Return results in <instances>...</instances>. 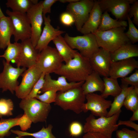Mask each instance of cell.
<instances>
[{
	"label": "cell",
	"instance_id": "6da1fadb",
	"mask_svg": "<svg viewBox=\"0 0 138 138\" xmlns=\"http://www.w3.org/2000/svg\"><path fill=\"white\" fill-rule=\"evenodd\" d=\"M93 71L89 59L78 51L73 59L63 63L54 73L64 77L69 82L76 83L85 81Z\"/></svg>",
	"mask_w": 138,
	"mask_h": 138
},
{
	"label": "cell",
	"instance_id": "7a4b0ae2",
	"mask_svg": "<svg viewBox=\"0 0 138 138\" xmlns=\"http://www.w3.org/2000/svg\"><path fill=\"white\" fill-rule=\"evenodd\" d=\"M121 111L120 110L110 117H100L97 119L91 114H90L86 119L83 132L99 133L112 137L113 133L118 128L117 121Z\"/></svg>",
	"mask_w": 138,
	"mask_h": 138
},
{
	"label": "cell",
	"instance_id": "3957f363",
	"mask_svg": "<svg viewBox=\"0 0 138 138\" xmlns=\"http://www.w3.org/2000/svg\"><path fill=\"white\" fill-rule=\"evenodd\" d=\"M126 27H120L107 31H97L94 34L100 48L111 53L130 41L125 34Z\"/></svg>",
	"mask_w": 138,
	"mask_h": 138
},
{
	"label": "cell",
	"instance_id": "277c9868",
	"mask_svg": "<svg viewBox=\"0 0 138 138\" xmlns=\"http://www.w3.org/2000/svg\"><path fill=\"white\" fill-rule=\"evenodd\" d=\"M86 99V95L81 87H79L57 92L54 104L64 110H70L79 114L83 112L82 107Z\"/></svg>",
	"mask_w": 138,
	"mask_h": 138
},
{
	"label": "cell",
	"instance_id": "5b68a950",
	"mask_svg": "<svg viewBox=\"0 0 138 138\" xmlns=\"http://www.w3.org/2000/svg\"><path fill=\"white\" fill-rule=\"evenodd\" d=\"M19 106L34 123L46 122L51 109L50 104L42 102L35 98L21 99Z\"/></svg>",
	"mask_w": 138,
	"mask_h": 138
},
{
	"label": "cell",
	"instance_id": "8992f818",
	"mask_svg": "<svg viewBox=\"0 0 138 138\" xmlns=\"http://www.w3.org/2000/svg\"><path fill=\"white\" fill-rule=\"evenodd\" d=\"M64 38L72 49L77 50L81 55L89 59L100 48L94 34L92 33L75 37L70 36L66 33Z\"/></svg>",
	"mask_w": 138,
	"mask_h": 138
},
{
	"label": "cell",
	"instance_id": "52a82bcc",
	"mask_svg": "<svg viewBox=\"0 0 138 138\" xmlns=\"http://www.w3.org/2000/svg\"><path fill=\"white\" fill-rule=\"evenodd\" d=\"M63 62L56 49L48 45L39 53L36 64L42 73L50 74L58 70Z\"/></svg>",
	"mask_w": 138,
	"mask_h": 138
},
{
	"label": "cell",
	"instance_id": "ba28073f",
	"mask_svg": "<svg viewBox=\"0 0 138 138\" xmlns=\"http://www.w3.org/2000/svg\"><path fill=\"white\" fill-rule=\"evenodd\" d=\"M2 72L0 73V89L3 93L8 90L14 94L19 84L18 79L26 69L24 67H15L3 60Z\"/></svg>",
	"mask_w": 138,
	"mask_h": 138
},
{
	"label": "cell",
	"instance_id": "9c48e42d",
	"mask_svg": "<svg viewBox=\"0 0 138 138\" xmlns=\"http://www.w3.org/2000/svg\"><path fill=\"white\" fill-rule=\"evenodd\" d=\"M6 13L10 18L13 24L15 42L30 39L31 27L26 14L14 12L8 9Z\"/></svg>",
	"mask_w": 138,
	"mask_h": 138
},
{
	"label": "cell",
	"instance_id": "30bf717a",
	"mask_svg": "<svg viewBox=\"0 0 138 138\" xmlns=\"http://www.w3.org/2000/svg\"><path fill=\"white\" fill-rule=\"evenodd\" d=\"M94 3V0H79L67 5V12L73 17L76 28L79 31L87 20Z\"/></svg>",
	"mask_w": 138,
	"mask_h": 138
},
{
	"label": "cell",
	"instance_id": "8fae6325",
	"mask_svg": "<svg viewBox=\"0 0 138 138\" xmlns=\"http://www.w3.org/2000/svg\"><path fill=\"white\" fill-rule=\"evenodd\" d=\"M42 73L36 64L26 69L21 75L22 80L15 91L16 96L21 99L27 97Z\"/></svg>",
	"mask_w": 138,
	"mask_h": 138
},
{
	"label": "cell",
	"instance_id": "7c38bea8",
	"mask_svg": "<svg viewBox=\"0 0 138 138\" xmlns=\"http://www.w3.org/2000/svg\"><path fill=\"white\" fill-rule=\"evenodd\" d=\"M86 99L87 102L83 106V112H86L90 111L94 116L107 117V109L111 107V101L107 100L101 95L94 93L86 95Z\"/></svg>",
	"mask_w": 138,
	"mask_h": 138
},
{
	"label": "cell",
	"instance_id": "4fadbf2b",
	"mask_svg": "<svg viewBox=\"0 0 138 138\" xmlns=\"http://www.w3.org/2000/svg\"><path fill=\"white\" fill-rule=\"evenodd\" d=\"M136 0H99L98 2L102 12L111 13L119 20L127 19L131 4Z\"/></svg>",
	"mask_w": 138,
	"mask_h": 138
},
{
	"label": "cell",
	"instance_id": "5bb4252c",
	"mask_svg": "<svg viewBox=\"0 0 138 138\" xmlns=\"http://www.w3.org/2000/svg\"><path fill=\"white\" fill-rule=\"evenodd\" d=\"M42 1L33 5L26 13L31 27V36L30 39L34 48L42 31V26L43 20Z\"/></svg>",
	"mask_w": 138,
	"mask_h": 138
},
{
	"label": "cell",
	"instance_id": "9a60e30c",
	"mask_svg": "<svg viewBox=\"0 0 138 138\" xmlns=\"http://www.w3.org/2000/svg\"><path fill=\"white\" fill-rule=\"evenodd\" d=\"M93 71L104 77H109L111 61L110 53L100 48L89 59Z\"/></svg>",
	"mask_w": 138,
	"mask_h": 138
},
{
	"label": "cell",
	"instance_id": "2e32d148",
	"mask_svg": "<svg viewBox=\"0 0 138 138\" xmlns=\"http://www.w3.org/2000/svg\"><path fill=\"white\" fill-rule=\"evenodd\" d=\"M21 49L15 63L17 67L29 68L36 64L39 53L33 46L30 39L21 41Z\"/></svg>",
	"mask_w": 138,
	"mask_h": 138
},
{
	"label": "cell",
	"instance_id": "e0dca14e",
	"mask_svg": "<svg viewBox=\"0 0 138 138\" xmlns=\"http://www.w3.org/2000/svg\"><path fill=\"white\" fill-rule=\"evenodd\" d=\"M43 17L44 26L35 47L39 53L48 46L51 41L65 32L52 26L50 16Z\"/></svg>",
	"mask_w": 138,
	"mask_h": 138
},
{
	"label": "cell",
	"instance_id": "ac0fdd59",
	"mask_svg": "<svg viewBox=\"0 0 138 138\" xmlns=\"http://www.w3.org/2000/svg\"><path fill=\"white\" fill-rule=\"evenodd\" d=\"M84 81L73 83L68 82L64 77L60 76L57 79H53L50 74H45L43 86L40 91L42 93L50 90L63 92L70 89L81 87Z\"/></svg>",
	"mask_w": 138,
	"mask_h": 138
},
{
	"label": "cell",
	"instance_id": "d6986e66",
	"mask_svg": "<svg viewBox=\"0 0 138 138\" xmlns=\"http://www.w3.org/2000/svg\"><path fill=\"white\" fill-rule=\"evenodd\" d=\"M138 68V61L134 58L111 62L109 77L117 79L126 77Z\"/></svg>",
	"mask_w": 138,
	"mask_h": 138
},
{
	"label": "cell",
	"instance_id": "ffe728a7",
	"mask_svg": "<svg viewBox=\"0 0 138 138\" xmlns=\"http://www.w3.org/2000/svg\"><path fill=\"white\" fill-rule=\"evenodd\" d=\"M102 12L98 1L94 0V4L89 17L80 32L83 34L90 33L94 34L96 32L101 21Z\"/></svg>",
	"mask_w": 138,
	"mask_h": 138
},
{
	"label": "cell",
	"instance_id": "44dd1931",
	"mask_svg": "<svg viewBox=\"0 0 138 138\" xmlns=\"http://www.w3.org/2000/svg\"><path fill=\"white\" fill-rule=\"evenodd\" d=\"M112 62H115L138 56V47L129 41L110 53Z\"/></svg>",
	"mask_w": 138,
	"mask_h": 138
},
{
	"label": "cell",
	"instance_id": "7402d4cb",
	"mask_svg": "<svg viewBox=\"0 0 138 138\" xmlns=\"http://www.w3.org/2000/svg\"><path fill=\"white\" fill-rule=\"evenodd\" d=\"M81 87L86 95L97 91L102 93L104 89V83L100 75L93 71L87 77Z\"/></svg>",
	"mask_w": 138,
	"mask_h": 138
},
{
	"label": "cell",
	"instance_id": "603a6c76",
	"mask_svg": "<svg viewBox=\"0 0 138 138\" xmlns=\"http://www.w3.org/2000/svg\"><path fill=\"white\" fill-rule=\"evenodd\" d=\"M14 29L10 18L5 17L0 19V49H4L10 43Z\"/></svg>",
	"mask_w": 138,
	"mask_h": 138
},
{
	"label": "cell",
	"instance_id": "cb8c5ba5",
	"mask_svg": "<svg viewBox=\"0 0 138 138\" xmlns=\"http://www.w3.org/2000/svg\"><path fill=\"white\" fill-rule=\"evenodd\" d=\"M52 41L65 63L73 59L78 52L70 47L61 35L57 37Z\"/></svg>",
	"mask_w": 138,
	"mask_h": 138
},
{
	"label": "cell",
	"instance_id": "d4e9b609",
	"mask_svg": "<svg viewBox=\"0 0 138 138\" xmlns=\"http://www.w3.org/2000/svg\"><path fill=\"white\" fill-rule=\"evenodd\" d=\"M128 26L126 21L114 19L111 18L108 12L102 14L101 20L97 31H103L120 27H126Z\"/></svg>",
	"mask_w": 138,
	"mask_h": 138
},
{
	"label": "cell",
	"instance_id": "484cf974",
	"mask_svg": "<svg viewBox=\"0 0 138 138\" xmlns=\"http://www.w3.org/2000/svg\"><path fill=\"white\" fill-rule=\"evenodd\" d=\"M104 88L101 95L105 98L109 96L115 97L121 92L122 88L118 81L117 79L110 77H104Z\"/></svg>",
	"mask_w": 138,
	"mask_h": 138
},
{
	"label": "cell",
	"instance_id": "4316f807",
	"mask_svg": "<svg viewBox=\"0 0 138 138\" xmlns=\"http://www.w3.org/2000/svg\"><path fill=\"white\" fill-rule=\"evenodd\" d=\"M121 86L122 88V90L119 94L114 97L107 117H110L121 110V108L123 105L126 95L133 87L131 86L129 87L128 86L122 84Z\"/></svg>",
	"mask_w": 138,
	"mask_h": 138
},
{
	"label": "cell",
	"instance_id": "83f0119b",
	"mask_svg": "<svg viewBox=\"0 0 138 138\" xmlns=\"http://www.w3.org/2000/svg\"><path fill=\"white\" fill-rule=\"evenodd\" d=\"M53 125L49 124L45 128L43 126L41 129L38 132L34 133H29L18 130H10L11 133L17 135L20 137L25 136H32L35 138H56L52 133Z\"/></svg>",
	"mask_w": 138,
	"mask_h": 138
},
{
	"label": "cell",
	"instance_id": "f1b7e54d",
	"mask_svg": "<svg viewBox=\"0 0 138 138\" xmlns=\"http://www.w3.org/2000/svg\"><path fill=\"white\" fill-rule=\"evenodd\" d=\"M21 47L20 43L15 42L10 43L8 45L3 55H0V57L4 58L7 63H10L13 61L15 63L19 56L21 51Z\"/></svg>",
	"mask_w": 138,
	"mask_h": 138
},
{
	"label": "cell",
	"instance_id": "f546056e",
	"mask_svg": "<svg viewBox=\"0 0 138 138\" xmlns=\"http://www.w3.org/2000/svg\"><path fill=\"white\" fill-rule=\"evenodd\" d=\"M6 5L13 12L26 14L33 4L31 0H7Z\"/></svg>",
	"mask_w": 138,
	"mask_h": 138
},
{
	"label": "cell",
	"instance_id": "4dcf8cb0",
	"mask_svg": "<svg viewBox=\"0 0 138 138\" xmlns=\"http://www.w3.org/2000/svg\"><path fill=\"white\" fill-rule=\"evenodd\" d=\"M20 117L8 119L1 118L0 120V138L8 136L12 133L10 129L19 126Z\"/></svg>",
	"mask_w": 138,
	"mask_h": 138
},
{
	"label": "cell",
	"instance_id": "1f68e13d",
	"mask_svg": "<svg viewBox=\"0 0 138 138\" xmlns=\"http://www.w3.org/2000/svg\"><path fill=\"white\" fill-rule=\"evenodd\" d=\"M123 106L133 112L138 109V88L133 87L124 100Z\"/></svg>",
	"mask_w": 138,
	"mask_h": 138
},
{
	"label": "cell",
	"instance_id": "d6a6232c",
	"mask_svg": "<svg viewBox=\"0 0 138 138\" xmlns=\"http://www.w3.org/2000/svg\"><path fill=\"white\" fill-rule=\"evenodd\" d=\"M13 102L10 99H0V118L4 116L9 117L13 115Z\"/></svg>",
	"mask_w": 138,
	"mask_h": 138
},
{
	"label": "cell",
	"instance_id": "836d02e7",
	"mask_svg": "<svg viewBox=\"0 0 138 138\" xmlns=\"http://www.w3.org/2000/svg\"><path fill=\"white\" fill-rule=\"evenodd\" d=\"M129 25L128 31L125 32V34L130 41L133 44L138 41V30L133 23L132 20L128 16H127Z\"/></svg>",
	"mask_w": 138,
	"mask_h": 138
},
{
	"label": "cell",
	"instance_id": "e575fe53",
	"mask_svg": "<svg viewBox=\"0 0 138 138\" xmlns=\"http://www.w3.org/2000/svg\"><path fill=\"white\" fill-rule=\"evenodd\" d=\"M57 93V92L54 90H48L42 94H38L35 98L42 102L50 104L52 103L55 102Z\"/></svg>",
	"mask_w": 138,
	"mask_h": 138
},
{
	"label": "cell",
	"instance_id": "d590c367",
	"mask_svg": "<svg viewBox=\"0 0 138 138\" xmlns=\"http://www.w3.org/2000/svg\"><path fill=\"white\" fill-rule=\"evenodd\" d=\"M45 74L42 73L39 79L34 85L30 93L26 98H35L38 94L44 84Z\"/></svg>",
	"mask_w": 138,
	"mask_h": 138
},
{
	"label": "cell",
	"instance_id": "8d00e7d4",
	"mask_svg": "<svg viewBox=\"0 0 138 138\" xmlns=\"http://www.w3.org/2000/svg\"><path fill=\"white\" fill-rule=\"evenodd\" d=\"M68 131L71 136L78 137L83 132V126L80 122L77 121H73L69 125Z\"/></svg>",
	"mask_w": 138,
	"mask_h": 138
},
{
	"label": "cell",
	"instance_id": "74e56055",
	"mask_svg": "<svg viewBox=\"0 0 138 138\" xmlns=\"http://www.w3.org/2000/svg\"><path fill=\"white\" fill-rule=\"evenodd\" d=\"M121 80L122 85H130L138 88V70L136 69L134 72L130 76L121 78Z\"/></svg>",
	"mask_w": 138,
	"mask_h": 138
},
{
	"label": "cell",
	"instance_id": "f35d334b",
	"mask_svg": "<svg viewBox=\"0 0 138 138\" xmlns=\"http://www.w3.org/2000/svg\"><path fill=\"white\" fill-rule=\"evenodd\" d=\"M117 138H138V132L125 128L116 130Z\"/></svg>",
	"mask_w": 138,
	"mask_h": 138
},
{
	"label": "cell",
	"instance_id": "ab89813d",
	"mask_svg": "<svg viewBox=\"0 0 138 138\" xmlns=\"http://www.w3.org/2000/svg\"><path fill=\"white\" fill-rule=\"evenodd\" d=\"M130 18L132 17L133 23L138 26V1L136 0L130 7L127 15Z\"/></svg>",
	"mask_w": 138,
	"mask_h": 138
},
{
	"label": "cell",
	"instance_id": "60d3db41",
	"mask_svg": "<svg viewBox=\"0 0 138 138\" xmlns=\"http://www.w3.org/2000/svg\"><path fill=\"white\" fill-rule=\"evenodd\" d=\"M60 20L63 25L67 26H71L75 23V20L72 15L69 12L62 13L60 16Z\"/></svg>",
	"mask_w": 138,
	"mask_h": 138
},
{
	"label": "cell",
	"instance_id": "b9f144b4",
	"mask_svg": "<svg viewBox=\"0 0 138 138\" xmlns=\"http://www.w3.org/2000/svg\"><path fill=\"white\" fill-rule=\"evenodd\" d=\"M32 122L25 113L20 117L19 126L21 131H26L30 128Z\"/></svg>",
	"mask_w": 138,
	"mask_h": 138
},
{
	"label": "cell",
	"instance_id": "7bdbcfd3",
	"mask_svg": "<svg viewBox=\"0 0 138 138\" xmlns=\"http://www.w3.org/2000/svg\"><path fill=\"white\" fill-rule=\"evenodd\" d=\"M57 0H44L42 1V9L43 16L45 15L48 13H51V7Z\"/></svg>",
	"mask_w": 138,
	"mask_h": 138
},
{
	"label": "cell",
	"instance_id": "ee69618b",
	"mask_svg": "<svg viewBox=\"0 0 138 138\" xmlns=\"http://www.w3.org/2000/svg\"><path fill=\"white\" fill-rule=\"evenodd\" d=\"M117 125L118 126L120 125H124L133 128L134 130L138 132V125L130 120L127 121L119 120Z\"/></svg>",
	"mask_w": 138,
	"mask_h": 138
},
{
	"label": "cell",
	"instance_id": "f6af8a7d",
	"mask_svg": "<svg viewBox=\"0 0 138 138\" xmlns=\"http://www.w3.org/2000/svg\"><path fill=\"white\" fill-rule=\"evenodd\" d=\"M83 138H112L101 133L89 132L85 133Z\"/></svg>",
	"mask_w": 138,
	"mask_h": 138
},
{
	"label": "cell",
	"instance_id": "bcb514c9",
	"mask_svg": "<svg viewBox=\"0 0 138 138\" xmlns=\"http://www.w3.org/2000/svg\"><path fill=\"white\" fill-rule=\"evenodd\" d=\"M132 116L130 120L132 121L138 120V109L133 112Z\"/></svg>",
	"mask_w": 138,
	"mask_h": 138
},
{
	"label": "cell",
	"instance_id": "7dc6e473",
	"mask_svg": "<svg viewBox=\"0 0 138 138\" xmlns=\"http://www.w3.org/2000/svg\"><path fill=\"white\" fill-rule=\"evenodd\" d=\"M79 0H59L58 1L62 3H69L77 2Z\"/></svg>",
	"mask_w": 138,
	"mask_h": 138
},
{
	"label": "cell",
	"instance_id": "c3c4849f",
	"mask_svg": "<svg viewBox=\"0 0 138 138\" xmlns=\"http://www.w3.org/2000/svg\"><path fill=\"white\" fill-rule=\"evenodd\" d=\"M5 16L4 15L1 8L0 7V19L5 17Z\"/></svg>",
	"mask_w": 138,
	"mask_h": 138
},
{
	"label": "cell",
	"instance_id": "681fc988",
	"mask_svg": "<svg viewBox=\"0 0 138 138\" xmlns=\"http://www.w3.org/2000/svg\"><path fill=\"white\" fill-rule=\"evenodd\" d=\"M0 138H5L4 137H0ZM24 138L23 137H20L18 136H17L15 137L14 138Z\"/></svg>",
	"mask_w": 138,
	"mask_h": 138
}]
</instances>
